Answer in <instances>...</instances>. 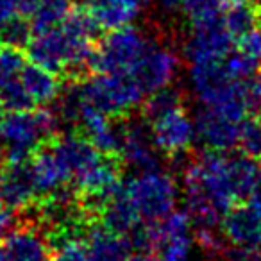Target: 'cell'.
<instances>
[{
	"label": "cell",
	"mask_w": 261,
	"mask_h": 261,
	"mask_svg": "<svg viewBox=\"0 0 261 261\" xmlns=\"http://www.w3.org/2000/svg\"><path fill=\"white\" fill-rule=\"evenodd\" d=\"M59 136V118L56 111L38 109L8 111L0 122V152L6 163L31 161L38 149Z\"/></svg>",
	"instance_id": "obj_1"
},
{
	"label": "cell",
	"mask_w": 261,
	"mask_h": 261,
	"mask_svg": "<svg viewBox=\"0 0 261 261\" xmlns=\"http://www.w3.org/2000/svg\"><path fill=\"white\" fill-rule=\"evenodd\" d=\"M83 104L109 116L129 115L142 106L145 91L129 73H93L79 83Z\"/></svg>",
	"instance_id": "obj_2"
},
{
	"label": "cell",
	"mask_w": 261,
	"mask_h": 261,
	"mask_svg": "<svg viewBox=\"0 0 261 261\" xmlns=\"http://www.w3.org/2000/svg\"><path fill=\"white\" fill-rule=\"evenodd\" d=\"M123 190L142 220L149 224L170 215L179 197L174 174L160 168L138 172L135 177L123 182Z\"/></svg>",
	"instance_id": "obj_3"
},
{
	"label": "cell",
	"mask_w": 261,
	"mask_h": 261,
	"mask_svg": "<svg viewBox=\"0 0 261 261\" xmlns=\"http://www.w3.org/2000/svg\"><path fill=\"white\" fill-rule=\"evenodd\" d=\"M150 43L152 41L135 25L109 31L95 48L91 58V70L93 73L133 75Z\"/></svg>",
	"instance_id": "obj_4"
},
{
	"label": "cell",
	"mask_w": 261,
	"mask_h": 261,
	"mask_svg": "<svg viewBox=\"0 0 261 261\" xmlns=\"http://www.w3.org/2000/svg\"><path fill=\"white\" fill-rule=\"evenodd\" d=\"M234 48V38L224 25V11L192 20V33L185 43V56L192 63L224 59Z\"/></svg>",
	"instance_id": "obj_5"
},
{
	"label": "cell",
	"mask_w": 261,
	"mask_h": 261,
	"mask_svg": "<svg viewBox=\"0 0 261 261\" xmlns=\"http://www.w3.org/2000/svg\"><path fill=\"white\" fill-rule=\"evenodd\" d=\"M158 147L152 138L150 123L145 122L142 116L130 118L127 115V130L123 140L120 160L127 168L136 172H145L160 168V158H158Z\"/></svg>",
	"instance_id": "obj_6"
},
{
	"label": "cell",
	"mask_w": 261,
	"mask_h": 261,
	"mask_svg": "<svg viewBox=\"0 0 261 261\" xmlns=\"http://www.w3.org/2000/svg\"><path fill=\"white\" fill-rule=\"evenodd\" d=\"M179 72V58L165 45L150 43L138 66L133 72V77L138 81L145 95L174 83Z\"/></svg>",
	"instance_id": "obj_7"
},
{
	"label": "cell",
	"mask_w": 261,
	"mask_h": 261,
	"mask_svg": "<svg viewBox=\"0 0 261 261\" xmlns=\"http://www.w3.org/2000/svg\"><path fill=\"white\" fill-rule=\"evenodd\" d=\"M0 199L15 211H25L40 200L31 161L4 163L0 170Z\"/></svg>",
	"instance_id": "obj_8"
},
{
	"label": "cell",
	"mask_w": 261,
	"mask_h": 261,
	"mask_svg": "<svg viewBox=\"0 0 261 261\" xmlns=\"http://www.w3.org/2000/svg\"><path fill=\"white\" fill-rule=\"evenodd\" d=\"M150 129L158 150L167 156L190 150V147L197 140L195 120L190 118L185 108L175 109L158 122L150 123Z\"/></svg>",
	"instance_id": "obj_9"
},
{
	"label": "cell",
	"mask_w": 261,
	"mask_h": 261,
	"mask_svg": "<svg viewBox=\"0 0 261 261\" xmlns=\"http://www.w3.org/2000/svg\"><path fill=\"white\" fill-rule=\"evenodd\" d=\"M222 231L232 245L261 250V207L249 200L234 204L222 220Z\"/></svg>",
	"instance_id": "obj_10"
},
{
	"label": "cell",
	"mask_w": 261,
	"mask_h": 261,
	"mask_svg": "<svg viewBox=\"0 0 261 261\" xmlns=\"http://www.w3.org/2000/svg\"><path fill=\"white\" fill-rule=\"evenodd\" d=\"M197 138L202 142L207 150L227 152L238 145L240 122L215 111V109L200 106L195 116Z\"/></svg>",
	"instance_id": "obj_11"
},
{
	"label": "cell",
	"mask_w": 261,
	"mask_h": 261,
	"mask_svg": "<svg viewBox=\"0 0 261 261\" xmlns=\"http://www.w3.org/2000/svg\"><path fill=\"white\" fill-rule=\"evenodd\" d=\"M2 242L9 261H50L54 254L50 240L40 225L33 222L15 227Z\"/></svg>",
	"instance_id": "obj_12"
},
{
	"label": "cell",
	"mask_w": 261,
	"mask_h": 261,
	"mask_svg": "<svg viewBox=\"0 0 261 261\" xmlns=\"http://www.w3.org/2000/svg\"><path fill=\"white\" fill-rule=\"evenodd\" d=\"M50 142L41 145L40 149L34 152L33 160H31L40 199H45V197L52 195V193H56L58 190H61L63 186L72 185V181H73L70 170L66 168V165L63 163V160L59 158V154L56 152V149L52 147Z\"/></svg>",
	"instance_id": "obj_13"
},
{
	"label": "cell",
	"mask_w": 261,
	"mask_h": 261,
	"mask_svg": "<svg viewBox=\"0 0 261 261\" xmlns=\"http://www.w3.org/2000/svg\"><path fill=\"white\" fill-rule=\"evenodd\" d=\"M52 147L66 168L72 174V179L75 181L79 175H83L86 170H90L95 163L102 158V152L86 138V136L79 135V133H70V135H59L52 140ZM72 181V185H73Z\"/></svg>",
	"instance_id": "obj_14"
},
{
	"label": "cell",
	"mask_w": 261,
	"mask_h": 261,
	"mask_svg": "<svg viewBox=\"0 0 261 261\" xmlns=\"http://www.w3.org/2000/svg\"><path fill=\"white\" fill-rule=\"evenodd\" d=\"M84 245L90 261H125L133 254V245L127 234L111 231L102 222L90 225Z\"/></svg>",
	"instance_id": "obj_15"
},
{
	"label": "cell",
	"mask_w": 261,
	"mask_h": 261,
	"mask_svg": "<svg viewBox=\"0 0 261 261\" xmlns=\"http://www.w3.org/2000/svg\"><path fill=\"white\" fill-rule=\"evenodd\" d=\"M20 81L36 106H48L50 102L58 100L63 90L58 73L50 72L40 65H34V63L23 66L22 73H20Z\"/></svg>",
	"instance_id": "obj_16"
},
{
	"label": "cell",
	"mask_w": 261,
	"mask_h": 261,
	"mask_svg": "<svg viewBox=\"0 0 261 261\" xmlns=\"http://www.w3.org/2000/svg\"><path fill=\"white\" fill-rule=\"evenodd\" d=\"M227 170L236 202H247L261 177L257 163L254 161V158L243 152L227 154Z\"/></svg>",
	"instance_id": "obj_17"
},
{
	"label": "cell",
	"mask_w": 261,
	"mask_h": 261,
	"mask_svg": "<svg viewBox=\"0 0 261 261\" xmlns=\"http://www.w3.org/2000/svg\"><path fill=\"white\" fill-rule=\"evenodd\" d=\"M100 222L108 229H111V231L120 232V234H129L143 220L122 186V190L118 193H115L109 199V202L106 204L104 210H102Z\"/></svg>",
	"instance_id": "obj_18"
},
{
	"label": "cell",
	"mask_w": 261,
	"mask_h": 261,
	"mask_svg": "<svg viewBox=\"0 0 261 261\" xmlns=\"http://www.w3.org/2000/svg\"><path fill=\"white\" fill-rule=\"evenodd\" d=\"M182 104H185L182 90L168 84V86L152 91L147 95V98H143L142 106H140V116L145 122L154 123L163 116H167L168 113L181 109Z\"/></svg>",
	"instance_id": "obj_19"
},
{
	"label": "cell",
	"mask_w": 261,
	"mask_h": 261,
	"mask_svg": "<svg viewBox=\"0 0 261 261\" xmlns=\"http://www.w3.org/2000/svg\"><path fill=\"white\" fill-rule=\"evenodd\" d=\"M165 11H182L192 20L222 13L227 6L247 2V0H156Z\"/></svg>",
	"instance_id": "obj_20"
},
{
	"label": "cell",
	"mask_w": 261,
	"mask_h": 261,
	"mask_svg": "<svg viewBox=\"0 0 261 261\" xmlns=\"http://www.w3.org/2000/svg\"><path fill=\"white\" fill-rule=\"evenodd\" d=\"M259 23V9L254 2H238L224 9V25L232 38H242L243 34L256 29Z\"/></svg>",
	"instance_id": "obj_21"
},
{
	"label": "cell",
	"mask_w": 261,
	"mask_h": 261,
	"mask_svg": "<svg viewBox=\"0 0 261 261\" xmlns=\"http://www.w3.org/2000/svg\"><path fill=\"white\" fill-rule=\"evenodd\" d=\"M70 9H72L70 0H43L36 8V11L29 16L34 33H43V31L61 27Z\"/></svg>",
	"instance_id": "obj_22"
},
{
	"label": "cell",
	"mask_w": 261,
	"mask_h": 261,
	"mask_svg": "<svg viewBox=\"0 0 261 261\" xmlns=\"http://www.w3.org/2000/svg\"><path fill=\"white\" fill-rule=\"evenodd\" d=\"M61 27L68 34H72V36L91 41L97 40L102 31H104L100 23H98V20L95 18V15L91 13V9L86 8V6L70 9L68 16L61 23Z\"/></svg>",
	"instance_id": "obj_23"
},
{
	"label": "cell",
	"mask_w": 261,
	"mask_h": 261,
	"mask_svg": "<svg viewBox=\"0 0 261 261\" xmlns=\"http://www.w3.org/2000/svg\"><path fill=\"white\" fill-rule=\"evenodd\" d=\"M34 36L31 20L23 15H18L8 22L0 23V45H8L15 48H27L29 41Z\"/></svg>",
	"instance_id": "obj_24"
},
{
	"label": "cell",
	"mask_w": 261,
	"mask_h": 261,
	"mask_svg": "<svg viewBox=\"0 0 261 261\" xmlns=\"http://www.w3.org/2000/svg\"><path fill=\"white\" fill-rule=\"evenodd\" d=\"M238 147L250 158H261V116H245L240 122Z\"/></svg>",
	"instance_id": "obj_25"
},
{
	"label": "cell",
	"mask_w": 261,
	"mask_h": 261,
	"mask_svg": "<svg viewBox=\"0 0 261 261\" xmlns=\"http://www.w3.org/2000/svg\"><path fill=\"white\" fill-rule=\"evenodd\" d=\"M25 65V54L22 48L0 45V90L13 79H18Z\"/></svg>",
	"instance_id": "obj_26"
},
{
	"label": "cell",
	"mask_w": 261,
	"mask_h": 261,
	"mask_svg": "<svg viewBox=\"0 0 261 261\" xmlns=\"http://www.w3.org/2000/svg\"><path fill=\"white\" fill-rule=\"evenodd\" d=\"M0 104L4 106L6 111H29V109L36 108L20 77L13 79L0 90Z\"/></svg>",
	"instance_id": "obj_27"
},
{
	"label": "cell",
	"mask_w": 261,
	"mask_h": 261,
	"mask_svg": "<svg viewBox=\"0 0 261 261\" xmlns=\"http://www.w3.org/2000/svg\"><path fill=\"white\" fill-rule=\"evenodd\" d=\"M236 48L247 56L261 72V29H252L236 41Z\"/></svg>",
	"instance_id": "obj_28"
},
{
	"label": "cell",
	"mask_w": 261,
	"mask_h": 261,
	"mask_svg": "<svg viewBox=\"0 0 261 261\" xmlns=\"http://www.w3.org/2000/svg\"><path fill=\"white\" fill-rule=\"evenodd\" d=\"M50 261H90L84 240H73L54 250Z\"/></svg>",
	"instance_id": "obj_29"
},
{
	"label": "cell",
	"mask_w": 261,
	"mask_h": 261,
	"mask_svg": "<svg viewBox=\"0 0 261 261\" xmlns=\"http://www.w3.org/2000/svg\"><path fill=\"white\" fill-rule=\"evenodd\" d=\"M243 93L249 111H261V72L243 81Z\"/></svg>",
	"instance_id": "obj_30"
},
{
	"label": "cell",
	"mask_w": 261,
	"mask_h": 261,
	"mask_svg": "<svg viewBox=\"0 0 261 261\" xmlns=\"http://www.w3.org/2000/svg\"><path fill=\"white\" fill-rule=\"evenodd\" d=\"M15 210H11L4 200L0 199V240H4L15 229Z\"/></svg>",
	"instance_id": "obj_31"
},
{
	"label": "cell",
	"mask_w": 261,
	"mask_h": 261,
	"mask_svg": "<svg viewBox=\"0 0 261 261\" xmlns=\"http://www.w3.org/2000/svg\"><path fill=\"white\" fill-rule=\"evenodd\" d=\"M22 15L20 0H0V23Z\"/></svg>",
	"instance_id": "obj_32"
},
{
	"label": "cell",
	"mask_w": 261,
	"mask_h": 261,
	"mask_svg": "<svg viewBox=\"0 0 261 261\" xmlns=\"http://www.w3.org/2000/svg\"><path fill=\"white\" fill-rule=\"evenodd\" d=\"M43 0H20V9L23 16H31Z\"/></svg>",
	"instance_id": "obj_33"
},
{
	"label": "cell",
	"mask_w": 261,
	"mask_h": 261,
	"mask_svg": "<svg viewBox=\"0 0 261 261\" xmlns=\"http://www.w3.org/2000/svg\"><path fill=\"white\" fill-rule=\"evenodd\" d=\"M249 202H252V204H254V206L261 207V177H259V181H257L256 188H254L252 195H250Z\"/></svg>",
	"instance_id": "obj_34"
},
{
	"label": "cell",
	"mask_w": 261,
	"mask_h": 261,
	"mask_svg": "<svg viewBox=\"0 0 261 261\" xmlns=\"http://www.w3.org/2000/svg\"><path fill=\"white\" fill-rule=\"evenodd\" d=\"M125 261H152V256L147 252H135V254H130Z\"/></svg>",
	"instance_id": "obj_35"
},
{
	"label": "cell",
	"mask_w": 261,
	"mask_h": 261,
	"mask_svg": "<svg viewBox=\"0 0 261 261\" xmlns=\"http://www.w3.org/2000/svg\"><path fill=\"white\" fill-rule=\"evenodd\" d=\"M0 261H9V256H8V252H6L4 243L0 245Z\"/></svg>",
	"instance_id": "obj_36"
},
{
	"label": "cell",
	"mask_w": 261,
	"mask_h": 261,
	"mask_svg": "<svg viewBox=\"0 0 261 261\" xmlns=\"http://www.w3.org/2000/svg\"><path fill=\"white\" fill-rule=\"evenodd\" d=\"M6 113H8V111H6V109H4V106L0 104V122H2V118H4V116H6Z\"/></svg>",
	"instance_id": "obj_37"
},
{
	"label": "cell",
	"mask_w": 261,
	"mask_h": 261,
	"mask_svg": "<svg viewBox=\"0 0 261 261\" xmlns=\"http://www.w3.org/2000/svg\"><path fill=\"white\" fill-rule=\"evenodd\" d=\"M250 2H254L256 6H259V4H261V0H250Z\"/></svg>",
	"instance_id": "obj_38"
},
{
	"label": "cell",
	"mask_w": 261,
	"mask_h": 261,
	"mask_svg": "<svg viewBox=\"0 0 261 261\" xmlns=\"http://www.w3.org/2000/svg\"><path fill=\"white\" fill-rule=\"evenodd\" d=\"M257 9H259V23H261V4L257 6Z\"/></svg>",
	"instance_id": "obj_39"
},
{
	"label": "cell",
	"mask_w": 261,
	"mask_h": 261,
	"mask_svg": "<svg viewBox=\"0 0 261 261\" xmlns=\"http://www.w3.org/2000/svg\"><path fill=\"white\" fill-rule=\"evenodd\" d=\"M259 167H261V158H259Z\"/></svg>",
	"instance_id": "obj_40"
},
{
	"label": "cell",
	"mask_w": 261,
	"mask_h": 261,
	"mask_svg": "<svg viewBox=\"0 0 261 261\" xmlns=\"http://www.w3.org/2000/svg\"><path fill=\"white\" fill-rule=\"evenodd\" d=\"M259 113H261V111H259Z\"/></svg>",
	"instance_id": "obj_41"
}]
</instances>
